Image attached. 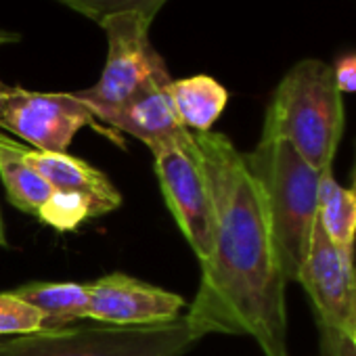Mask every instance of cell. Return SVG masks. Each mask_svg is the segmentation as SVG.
<instances>
[{
    "label": "cell",
    "mask_w": 356,
    "mask_h": 356,
    "mask_svg": "<svg viewBox=\"0 0 356 356\" xmlns=\"http://www.w3.org/2000/svg\"><path fill=\"white\" fill-rule=\"evenodd\" d=\"M193 134L210 183L214 233L185 321L195 339L212 333L245 335L264 356H289L287 279L262 187L245 155L225 134Z\"/></svg>",
    "instance_id": "cell-1"
},
{
    "label": "cell",
    "mask_w": 356,
    "mask_h": 356,
    "mask_svg": "<svg viewBox=\"0 0 356 356\" xmlns=\"http://www.w3.org/2000/svg\"><path fill=\"white\" fill-rule=\"evenodd\" d=\"M245 161L266 200L283 275L287 281H298L318 216L321 172L287 140L264 132Z\"/></svg>",
    "instance_id": "cell-2"
},
{
    "label": "cell",
    "mask_w": 356,
    "mask_h": 356,
    "mask_svg": "<svg viewBox=\"0 0 356 356\" xmlns=\"http://www.w3.org/2000/svg\"><path fill=\"white\" fill-rule=\"evenodd\" d=\"M262 132L287 140L321 174L331 170L343 132L333 67L318 59L296 63L273 95Z\"/></svg>",
    "instance_id": "cell-3"
},
{
    "label": "cell",
    "mask_w": 356,
    "mask_h": 356,
    "mask_svg": "<svg viewBox=\"0 0 356 356\" xmlns=\"http://www.w3.org/2000/svg\"><path fill=\"white\" fill-rule=\"evenodd\" d=\"M195 341L178 316L157 325H80L5 337L0 356H183Z\"/></svg>",
    "instance_id": "cell-4"
},
{
    "label": "cell",
    "mask_w": 356,
    "mask_h": 356,
    "mask_svg": "<svg viewBox=\"0 0 356 356\" xmlns=\"http://www.w3.org/2000/svg\"><path fill=\"white\" fill-rule=\"evenodd\" d=\"M149 149L153 153L155 174L168 210L193 254L204 262L212 252L214 206L195 134L185 130L151 145Z\"/></svg>",
    "instance_id": "cell-5"
},
{
    "label": "cell",
    "mask_w": 356,
    "mask_h": 356,
    "mask_svg": "<svg viewBox=\"0 0 356 356\" xmlns=\"http://www.w3.org/2000/svg\"><path fill=\"white\" fill-rule=\"evenodd\" d=\"M99 26L107 36L105 67L97 84L74 92L88 105L95 118L130 101L165 63L151 44L149 19L136 13H124L105 17Z\"/></svg>",
    "instance_id": "cell-6"
},
{
    "label": "cell",
    "mask_w": 356,
    "mask_h": 356,
    "mask_svg": "<svg viewBox=\"0 0 356 356\" xmlns=\"http://www.w3.org/2000/svg\"><path fill=\"white\" fill-rule=\"evenodd\" d=\"M84 126L107 132L74 92H36L22 86H7L5 90L0 128L30 143L34 151L65 153Z\"/></svg>",
    "instance_id": "cell-7"
},
{
    "label": "cell",
    "mask_w": 356,
    "mask_h": 356,
    "mask_svg": "<svg viewBox=\"0 0 356 356\" xmlns=\"http://www.w3.org/2000/svg\"><path fill=\"white\" fill-rule=\"evenodd\" d=\"M298 283L304 285L312 302L321 333L333 331L350 337L356 335L354 250L335 245L318 225V218Z\"/></svg>",
    "instance_id": "cell-8"
},
{
    "label": "cell",
    "mask_w": 356,
    "mask_h": 356,
    "mask_svg": "<svg viewBox=\"0 0 356 356\" xmlns=\"http://www.w3.org/2000/svg\"><path fill=\"white\" fill-rule=\"evenodd\" d=\"M86 287V318L101 325H157L178 318V314L185 308V300L181 296L122 273L101 277Z\"/></svg>",
    "instance_id": "cell-9"
},
{
    "label": "cell",
    "mask_w": 356,
    "mask_h": 356,
    "mask_svg": "<svg viewBox=\"0 0 356 356\" xmlns=\"http://www.w3.org/2000/svg\"><path fill=\"white\" fill-rule=\"evenodd\" d=\"M172 78L165 63L151 76V80L122 107L99 113L97 120L113 130L143 140L147 147L172 138L187 128L178 120L168 86Z\"/></svg>",
    "instance_id": "cell-10"
},
{
    "label": "cell",
    "mask_w": 356,
    "mask_h": 356,
    "mask_svg": "<svg viewBox=\"0 0 356 356\" xmlns=\"http://www.w3.org/2000/svg\"><path fill=\"white\" fill-rule=\"evenodd\" d=\"M24 161L38 170L55 191L86 195L105 206L107 212L122 206V195L107 174L80 157L70 153H40L30 149L24 155Z\"/></svg>",
    "instance_id": "cell-11"
},
{
    "label": "cell",
    "mask_w": 356,
    "mask_h": 356,
    "mask_svg": "<svg viewBox=\"0 0 356 356\" xmlns=\"http://www.w3.org/2000/svg\"><path fill=\"white\" fill-rule=\"evenodd\" d=\"M168 92L178 120L191 132H210L229 103L227 88L206 74L172 80Z\"/></svg>",
    "instance_id": "cell-12"
},
{
    "label": "cell",
    "mask_w": 356,
    "mask_h": 356,
    "mask_svg": "<svg viewBox=\"0 0 356 356\" xmlns=\"http://www.w3.org/2000/svg\"><path fill=\"white\" fill-rule=\"evenodd\" d=\"M17 298L42 314L40 331L72 327L74 321L86 318L88 287L80 283H32L13 289Z\"/></svg>",
    "instance_id": "cell-13"
},
{
    "label": "cell",
    "mask_w": 356,
    "mask_h": 356,
    "mask_svg": "<svg viewBox=\"0 0 356 356\" xmlns=\"http://www.w3.org/2000/svg\"><path fill=\"white\" fill-rule=\"evenodd\" d=\"M318 225L327 237L339 245L354 250L356 239V187H341L331 170L318 181Z\"/></svg>",
    "instance_id": "cell-14"
},
{
    "label": "cell",
    "mask_w": 356,
    "mask_h": 356,
    "mask_svg": "<svg viewBox=\"0 0 356 356\" xmlns=\"http://www.w3.org/2000/svg\"><path fill=\"white\" fill-rule=\"evenodd\" d=\"M30 149L0 157V181H3L7 195L15 208L38 216L53 195V187L38 170L24 161V155Z\"/></svg>",
    "instance_id": "cell-15"
},
{
    "label": "cell",
    "mask_w": 356,
    "mask_h": 356,
    "mask_svg": "<svg viewBox=\"0 0 356 356\" xmlns=\"http://www.w3.org/2000/svg\"><path fill=\"white\" fill-rule=\"evenodd\" d=\"M101 214H107V208L101 206L99 202L86 197V195H80V193H67V191L53 189V195L40 210L38 218L57 231H74L82 222H86L95 216H101Z\"/></svg>",
    "instance_id": "cell-16"
},
{
    "label": "cell",
    "mask_w": 356,
    "mask_h": 356,
    "mask_svg": "<svg viewBox=\"0 0 356 356\" xmlns=\"http://www.w3.org/2000/svg\"><path fill=\"white\" fill-rule=\"evenodd\" d=\"M57 3L70 7L72 11L97 24H101L105 17L124 13H136L153 24L155 15L161 11L168 0H57Z\"/></svg>",
    "instance_id": "cell-17"
},
{
    "label": "cell",
    "mask_w": 356,
    "mask_h": 356,
    "mask_svg": "<svg viewBox=\"0 0 356 356\" xmlns=\"http://www.w3.org/2000/svg\"><path fill=\"white\" fill-rule=\"evenodd\" d=\"M42 329V314L13 291L0 293V337L28 335Z\"/></svg>",
    "instance_id": "cell-18"
},
{
    "label": "cell",
    "mask_w": 356,
    "mask_h": 356,
    "mask_svg": "<svg viewBox=\"0 0 356 356\" xmlns=\"http://www.w3.org/2000/svg\"><path fill=\"white\" fill-rule=\"evenodd\" d=\"M333 78L337 90L343 92H356V53H348L337 59L333 67Z\"/></svg>",
    "instance_id": "cell-19"
},
{
    "label": "cell",
    "mask_w": 356,
    "mask_h": 356,
    "mask_svg": "<svg viewBox=\"0 0 356 356\" xmlns=\"http://www.w3.org/2000/svg\"><path fill=\"white\" fill-rule=\"evenodd\" d=\"M323 335V356H356V339L346 333H321Z\"/></svg>",
    "instance_id": "cell-20"
},
{
    "label": "cell",
    "mask_w": 356,
    "mask_h": 356,
    "mask_svg": "<svg viewBox=\"0 0 356 356\" xmlns=\"http://www.w3.org/2000/svg\"><path fill=\"white\" fill-rule=\"evenodd\" d=\"M22 40V34L17 32H9V30H0V49L7 47V44H17ZM5 90L7 86L0 82V111H3V101H5Z\"/></svg>",
    "instance_id": "cell-21"
},
{
    "label": "cell",
    "mask_w": 356,
    "mask_h": 356,
    "mask_svg": "<svg viewBox=\"0 0 356 356\" xmlns=\"http://www.w3.org/2000/svg\"><path fill=\"white\" fill-rule=\"evenodd\" d=\"M26 149H28V147L15 143V140L9 138V136H3V134H0V157L7 155V153H19V151H26Z\"/></svg>",
    "instance_id": "cell-22"
},
{
    "label": "cell",
    "mask_w": 356,
    "mask_h": 356,
    "mask_svg": "<svg viewBox=\"0 0 356 356\" xmlns=\"http://www.w3.org/2000/svg\"><path fill=\"white\" fill-rule=\"evenodd\" d=\"M0 245H7V233H5V222H3V214H0Z\"/></svg>",
    "instance_id": "cell-23"
},
{
    "label": "cell",
    "mask_w": 356,
    "mask_h": 356,
    "mask_svg": "<svg viewBox=\"0 0 356 356\" xmlns=\"http://www.w3.org/2000/svg\"><path fill=\"white\" fill-rule=\"evenodd\" d=\"M352 178H354V181H352V187H356V163H354V174H352Z\"/></svg>",
    "instance_id": "cell-24"
}]
</instances>
